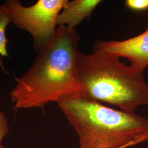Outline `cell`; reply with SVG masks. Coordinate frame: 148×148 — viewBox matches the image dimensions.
Listing matches in <instances>:
<instances>
[{
  "label": "cell",
  "mask_w": 148,
  "mask_h": 148,
  "mask_svg": "<svg viewBox=\"0 0 148 148\" xmlns=\"http://www.w3.org/2000/svg\"><path fill=\"white\" fill-rule=\"evenodd\" d=\"M79 40L75 29L58 27L30 68L16 79L10 93L14 109L43 108L64 97L84 93L77 68Z\"/></svg>",
  "instance_id": "obj_1"
},
{
  "label": "cell",
  "mask_w": 148,
  "mask_h": 148,
  "mask_svg": "<svg viewBox=\"0 0 148 148\" xmlns=\"http://www.w3.org/2000/svg\"><path fill=\"white\" fill-rule=\"evenodd\" d=\"M57 104L79 137V148H118L148 140V119L112 109L85 94L66 96Z\"/></svg>",
  "instance_id": "obj_2"
},
{
  "label": "cell",
  "mask_w": 148,
  "mask_h": 148,
  "mask_svg": "<svg viewBox=\"0 0 148 148\" xmlns=\"http://www.w3.org/2000/svg\"><path fill=\"white\" fill-rule=\"evenodd\" d=\"M77 72L85 95L101 103L133 112L148 104V84L144 72L94 46L93 52H79Z\"/></svg>",
  "instance_id": "obj_3"
},
{
  "label": "cell",
  "mask_w": 148,
  "mask_h": 148,
  "mask_svg": "<svg viewBox=\"0 0 148 148\" xmlns=\"http://www.w3.org/2000/svg\"><path fill=\"white\" fill-rule=\"evenodd\" d=\"M68 0H38L25 7L18 0H8L5 5L16 27L29 32L34 46L39 51L53 37L58 17Z\"/></svg>",
  "instance_id": "obj_4"
},
{
  "label": "cell",
  "mask_w": 148,
  "mask_h": 148,
  "mask_svg": "<svg viewBox=\"0 0 148 148\" xmlns=\"http://www.w3.org/2000/svg\"><path fill=\"white\" fill-rule=\"evenodd\" d=\"M119 58H126L130 65L143 71L148 66V27L137 36L123 41H101L94 46Z\"/></svg>",
  "instance_id": "obj_5"
},
{
  "label": "cell",
  "mask_w": 148,
  "mask_h": 148,
  "mask_svg": "<svg viewBox=\"0 0 148 148\" xmlns=\"http://www.w3.org/2000/svg\"><path fill=\"white\" fill-rule=\"evenodd\" d=\"M101 0L68 1L57 19V26L75 29L85 18L90 16Z\"/></svg>",
  "instance_id": "obj_6"
},
{
  "label": "cell",
  "mask_w": 148,
  "mask_h": 148,
  "mask_svg": "<svg viewBox=\"0 0 148 148\" xmlns=\"http://www.w3.org/2000/svg\"><path fill=\"white\" fill-rule=\"evenodd\" d=\"M11 23V16L7 7L5 5H0V55L2 57H9L7 49L8 40L5 35V30Z\"/></svg>",
  "instance_id": "obj_7"
},
{
  "label": "cell",
  "mask_w": 148,
  "mask_h": 148,
  "mask_svg": "<svg viewBox=\"0 0 148 148\" xmlns=\"http://www.w3.org/2000/svg\"><path fill=\"white\" fill-rule=\"evenodd\" d=\"M128 8L134 11H143L148 9V0H126Z\"/></svg>",
  "instance_id": "obj_8"
},
{
  "label": "cell",
  "mask_w": 148,
  "mask_h": 148,
  "mask_svg": "<svg viewBox=\"0 0 148 148\" xmlns=\"http://www.w3.org/2000/svg\"><path fill=\"white\" fill-rule=\"evenodd\" d=\"M9 132V124L5 115L0 111V145L3 139Z\"/></svg>",
  "instance_id": "obj_9"
},
{
  "label": "cell",
  "mask_w": 148,
  "mask_h": 148,
  "mask_svg": "<svg viewBox=\"0 0 148 148\" xmlns=\"http://www.w3.org/2000/svg\"><path fill=\"white\" fill-rule=\"evenodd\" d=\"M132 146H134V145L132 144H127V145L122 146V147H121L118 148H128V147H132Z\"/></svg>",
  "instance_id": "obj_10"
},
{
  "label": "cell",
  "mask_w": 148,
  "mask_h": 148,
  "mask_svg": "<svg viewBox=\"0 0 148 148\" xmlns=\"http://www.w3.org/2000/svg\"><path fill=\"white\" fill-rule=\"evenodd\" d=\"M0 148H6L5 147H4V146H3V145H0Z\"/></svg>",
  "instance_id": "obj_11"
}]
</instances>
